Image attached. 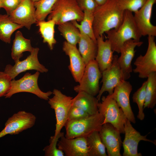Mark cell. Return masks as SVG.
<instances>
[{"label": "cell", "instance_id": "obj_1", "mask_svg": "<svg viewBox=\"0 0 156 156\" xmlns=\"http://www.w3.org/2000/svg\"><path fill=\"white\" fill-rule=\"evenodd\" d=\"M124 11L116 0H108L98 5L93 12V27L96 39L107 31L117 29L122 22Z\"/></svg>", "mask_w": 156, "mask_h": 156}, {"label": "cell", "instance_id": "obj_2", "mask_svg": "<svg viewBox=\"0 0 156 156\" xmlns=\"http://www.w3.org/2000/svg\"><path fill=\"white\" fill-rule=\"evenodd\" d=\"M105 33L112 50L118 53H120V49L126 42L130 39L139 41L142 36L137 27L132 12L127 10L124 11L122 22L118 28L112 29Z\"/></svg>", "mask_w": 156, "mask_h": 156}, {"label": "cell", "instance_id": "obj_3", "mask_svg": "<svg viewBox=\"0 0 156 156\" xmlns=\"http://www.w3.org/2000/svg\"><path fill=\"white\" fill-rule=\"evenodd\" d=\"M103 116L98 113L79 120L67 121L64 127L65 137L68 139L86 137L95 131H99L103 124Z\"/></svg>", "mask_w": 156, "mask_h": 156}, {"label": "cell", "instance_id": "obj_4", "mask_svg": "<svg viewBox=\"0 0 156 156\" xmlns=\"http://www.w3.org/2000/svg\"><path fill=\"white\" fill-rule=\"evenodd\" d=\"M84 12L76 0H58L53 6L47 19L53 20L55 25L76 21L81 22Z\"/></svg>", "mask_w": 156, "mask_h": 156}, {"label": "cell", "instance_id": "obj_5", "mask_svg": "<svg viewBox=\"0 0 156 156\" xmlns=\"http://www.w3.org/2000/svg\"><path fill=\"white\" fill-rule=\"evenodd\" d=\"M98 109L99 112L104 118L103 124L110 123L120 133H124V124L127 118L111 95L102 97L101 102L98 104Z\"/></svg>", "mask_w": 156, "mask_h": 156}, {"label": "cell", "instance_id": "obj_6", "mask_svg": "<svg viewBox=\"0 0 156 156\" xmlns=\"http://www.w3.org/2000/svg\"><path fill=\"white\" fill-rule=\"evenodd\" d=\"M39 75L40 72L38 71L33 74L27 73L19 79H12L11 88L4 96L9 98L16 93L27 92L34 94L42 99L48 100L52 92L49 91L44 92L40 89L38 84Z\"/></svg>", "mask_w": 156, "mask_h": 156}, {"label": "cell", "instance_id": "obj_7", "mask_svg": "<svg viewBox=\"0 0 156 156\" xmlns=\"http://www.w3.org/2000/svg\"><path fill=\"white\" fill-rule=\"evenodd\" d=\"M52 93L53 96L49 99L48 103L55 112L56 122L54 136L55 137L61 132L67 121L69 110L72 106L73 98L64 94L57 89H54Z\"/></svg>", "mask_w": 156, "mask_h": 156}, {"label": "cell", "instance_id": "obj_8", "mask_svg": "<svg viewBox=\"0 0 156 156\" xmlns=\"http://www.w3.org/2000/svg\"><path fill=\"white\" fill-rule=\"evenodd\" d=\"M102 72L95 60L89 62L86 66L79 84L74 87L75 92H85L93 96L99 92V81L102 77Z\"/></svg>", "mask_w": 156, "mask_h": 156}, {"label": "cell", "instance_id": "obj_9", "mask_svg": "<svg viewBox=\"0 0 156 156\" xmlns=\"http://www.w3.org/2000/svg\"><path fill=\"white\" fill-rule=\"evenodd\" d=\"M155 36L148 37V45L145 54L140 55L134 63L133 72L138 73L139 78H147L151 73L156 72V44Z\"/></svg>", "mask_w": 156, "mask_h": 156}, {"label": "cell", "instance_id": "obj_10", "mask_svg": "<svg viewBox=\"0 0 156 156\" xmlns=\"http://www.w3.org/2000/svg\"><path fill=\"white\" fill-rule=\"evenodd\" d=\"M36 117L32 114L24 111L15 113L6 121L4 128L0 132V138L7 134H16L32 127Z\"/></svg>", "mask_w": 156, "mask_h": 156}, {"label": "cell", "instance_id": "obj_11", "mask_svg": "<svg viewBox=\"0 0 156 156\" xmlns=\"http://www.w3.org/2000/svg\"><path fill=\"white\" fill-rule=\"evenodd\" d=\"M124 133L125 138L122 142L124 151L123 156H141L142 154L138 153V148L139 143L141 141L151 142L156 145L155 140L148 139L147 136L141 135L133 127L131 122L127 119L124 124Z\"/></svg>", "mask_w": 156, "mask_h": 156}, {"label": "cell", "instance_id": "obj_12", "mask_svg": "<svg viewBox=\"0 0 156 156\" xmlns=\"http://www.w3.org/2000/svg\"><path fill=\"white\" fill-rule=\"evenodd\" d=\"M39 50L38 48H34L30 55L25 59L15 62L13 66L7 65L4 72L8 75L12 79L21 73L29 70H35L42 73L47 72L48 69L38 60V55Z\"/></svg>", "mask_w": 156, "mask_h": 156}, {"label": "cell", "instance_id": "obj_13", "mask_svg": "<svg viewBox=\"0 0 156 156\" xmlns=\"http://www.w3.org/2000/svg\"><path fill=\"white\" fill-rule=\"evenodd\" d=\"M118 58L117 55H114L111 65L102 72V85L96 97L99 101L104 92H106L112 94L115 88L124 80L118 63Z\"/></svg>", "mask_w": 156, "mask_h": 156}, {"label": "cell", "instance_id": "obj_14", "mask_svg": "<svg viewBox=\"0 0 156 156\" xmlns=\"http://www.w3.org/2000/svg\"><path fill=\"white\" fill-rule=\"evenodd\" d=\"M156 0H147L133 15L137 27L141 35L156 36V26L151 22L153 6Z\"/></svg>", "mask_w": 156, "mask_h": 156}, {"label": "cell", "instance_id": "obj_15", "mask_svg": "<svg viewBox=\"0 0 156 156\" xmlns=\"http://www.w3.org/2000/svg\"><path fill=\"white\" fill-rule=\"evenodd\" d=\"M101 139L106 148L107 155L121 156L122 142L120 133L109 123L104 124L99 131Z\"/></svg>", "mask_w": 156, "mask_h": 156}, {"label": "cell", "instance_id": "obj_16", "mask_svg": "<svg viewBox=\"0 0 156 156\" xmlns=\"http://www.w3.org/2000/svg\"><path fill=\"white\" fill-rule=\"evenodd\" d=\"M132 90V86L130 83L124 80L115 88L111 95L122 110L127 119L131 123H135V117L130 101V95Z\"/></svg>", "mask_w": 156, "mask_h": 156}, {"label": "cell", "instance_id": "obj_17", "mask_svg": "<svg viewBox=\"0 0 156 156\" xmlns=\"http://www.w3.org/2000/svg\"><path fill=\"white\" fill-rule=\"evenodd\" d=\"M35 12L34 3L31 0H22L9 17L12 22L29 30L31 25L37 21Z\"/></svg>", "mask_w": 156, "mask_h": 156}, {"label": "cell", "instance_id": "obj_18", "mask_svg": "<svg viewBox=\"0 0 156 156\" xmlns=\"http://www.w3.org/2000/svg\"><path fill=\"white\" fill-rule=\"evenodd\" d=\"M143 44L142 42L130 39L125 42L121 47L120 56L118 57L117 61L124 80L130 77L132 72L131 63L136 51L135 47L140 46Z\"/></svg>", "mask_w": 156, "mask_h": 156}, {"label": "cell", "instance_id": "obj_19", "mask_svg": "<svg viewBox=\"0 0 156 156\" xmlns=\"http://www.w3.org/2000/svg\"><path fill=\"white\" fill-rule=\"evenodd\" d=\"M57 146L66 156H88L86 137L68 139L63 135L58 141Z\"/></svg>", "mask_w": 156, "mask_h": 156}, {"label": "cell", "instance_id": "obj_20", "mask_svg": "<svg viewBox=\"0 0 156 156\" xmlns=\"http://www.w3.org/2000/svg\"><path fill=\"white\" fill-rule=\"evenodd\" d=\"M62 50L70 60L68 68L75 81L79 83L83 75L86 65L76 46L66 41L63 43Z\"/></svg>", "mask_w": 156, "mask_h": 156}, {"label": "cell", "instance_id": "obj_21", "mask_svg": "<svg viewBox=\"0 0 156 156\" xmlns=\"http://www.w3.org/2000/svg\"><path fill=\"white\" fill-rule=\"evenodd\" d=\"M96 39L97 49L95 60L102 72L112 64L114 52L109 40L108 39L104 40L103 35L98 37Z\"/></svg>", "mask_w": 156, "mask_h": 156}, {"label": "cell", "instance_id": "obj_22", "mask_svg": "<svg viewBox=\"0 0 156 156\" xmlns=\"http://www.w3.org/2000/svg\"><path fill=\"white\" fill-rule=\"evenodd\" d=\"M99 101L96 97L85 92L81 91L72 99V105L79 107L89 115L98 112Z\"/></svg>", "mask_w": 156, "mask_h": 156}, {"label": "cell", "instance_id": "obj_23", "mask_svg": "<svg viewBox=\"0 0 156 156\" xmlns=\"http://www.w3.org/2000/svg\"><path fill=\"white\" fill-rule=\"evenodd\" d=\"M79 31L81 36L78 43V50L86 66L91 61L95 60L97 51V43L83 32Z\"/></svg>", "mask_w": 156, "mask_h": 156}, {"label": "cell", "instance_id": "obj_24", "mask_svg": "<svg viewBox=\"0 0 156 156\" xmlns=\"http://www.w3.org/2000/svg\"><path fill=\"white\" fill-rule=\"evenodd\" d=\"M34 48L33 47L29 39L24 38L21 31H17L13 41L11 57L15 62L20 60L22 57L23 53L25 51L31 53Z\"/></svg>", "mask_w": 156, "mask_h": 156}, {"label": "cell", "instance_id": "obj_25", "mask_svg": "<svg viewBox=\"0 0 156 156\" xmlns=\"http://www.w3.org/2000/svg\"><path fill=\"white\" fill-rule=\"evenodd\" d=\"M23 27L12 22L7 14H0V40L3 42L10 43L12 34Z\"/></svg>", "mask_w": 156, "mask_h": 156}, {"label": "cell", "instance_id": "obj_26", "mask_svg": "<svg viewBox=\"0 0 156 156\" xmlns=\"http://www.w3.org/2000/svg\"><path fill=\"white\" fill-rule=\"evenodd\" d=\"M36 24L39 27V31L43 38V42L47 43L50 49L52 50L56 43L54 38L55 21L53 20L37 21Z\"/></svg>", "mask_w": 156, "mask_h": 156}, {"label": "cell", "instance_id": "obj_27", "mask_svg": "<svg viewBox=\"0 0 156 156\" xmlns=\"http://www.w3.org/2000/svg\"><path fill=\"white\" fill-rule=\"evenodd\" d=\"M88 150V156H107L105 147L99 131H95L86 137Z\"/></svg>", "mask_w": 156, "mask_h": 156}, {"label": "cell", "instance_id": "obj_28", "mask_svg": "<svg viewBox=\"0 0 156 156\" xmlns=\"http://www.w3.org/2000/svg\"><path fill=\"white\" fill-rule=\"evenodd\" d=\"M58 29L67 42L76 46L80 40L81 33L79 29L71 21L58 25Z\"/></svg>", "mask_w": 156, "mask_h": 156}, {"label": "cell", "instance_id": "obj_29", "mask_svg": "<svg viewBox=\"0 0 156 156\" xmlns=\"http://www.w3.org/2000/svg\"><path fill=\"white\" fill-rule=\"evenodd\" d=\"M147 78L144 109H153L156 104V72L151 73Z\"/></svg>", "mask_w": 156, "mask_h": 156}, {"label": "cell", "instance_id": "obj_30", "mask_svg": "<svg viewBox=\"0 0 156 156\" xmlns=\"http://www.w3.org/2000/svg\"><path fill=\"white\" fill-rule=\"evenodd\" d=\"M83 12V18L80 22V24L76 21L71 22L79 31L83 32L96 42V39L94 34L93 27V12L87 10H84Z\"/></svg>", "mask_w": 156, "mask_h": 156}, {"label": "cell", "instance_id": "obj_31", "mask_svg": "<svg viewBox=\"0 0 156 156\" xmlns=\"http://www.w3.org/2000/svg\"><path fill=\"white\" fill-rule=\"evenodd\" d=\"M58 0H40L38 2L34 3L36 8V16L37 21L45 20Z\"/></svg>", "mask_w": 156, "mask_h": 156}, {"label": "cell", "instance_id": "obj_32", "mask_svg": "<svg viewBox=\"0 0 156 156\" xmlns=\"http://www.w3.org/2000/svg\"><path fill=\"white\" fill-rule=\"evenodd\" d=\"M146 84L147 80L143 83L142 86L134 93L132 96L133 102L137 104L138 107L137 118L141 120H143L145 117L144 109Z\"/></svg>", "mask_w": 156, "mask_h": 156}, {"label": "cell", "instance_id": "obj_33", "mask_svg": "<svg viewBox=\"0 0 156 156\" xmlns=\"http://www.w3.org/2000/svg\"><path fill=\"white\" fill-rule=\"evenodd\" d=\"M63 132H60L56 136H51L49 140V144L46 146L43 150L46 156H64L63 151L57 148V142L59 140L62 136L64 135Z\"/></svg>", "mask_w": 156, "mask_h": 156}, {"label": "cell", "instance_id": "obj_34", "mask_svg": "<svg viewBox=\"0 0 156 156\" xmlns=\"http://www.w3.org/2000/svg\"><path fill=\"white\" fill-rule=\"evenodd\" d=\"M120 8L125 11L127 10L135 12L139 10L147 0H116Z\"/></svg>", "mask_w": 156, "mask_h": 156}, {"label": "cell", "instance_id": "obj_35", "mask_svg": "<svg viewBox=\"0 0 156 156\" xmlns=\"http://www.w3.org/2000/svg\"><path fill=\"white\" fill-rule=\"evenodd\" d=\"M12 80L8 75L0 71V97L4 96L10 90Z\"/></svg>", "mask_w": 156, "mask_h": 156}, {"label": "cell", "instance_id": "obj_36", "mask_svg": "<svg viewBox=\"0 0 156 156\" xmlns=\"http://www.w3.org/2000/svg\"><path fill=\"white\" fill-rule=\"evenodd\" d=\"M89 116L86 111L81 108L72 105L69 110L67 121L79 120Z\"/></svg>", "mask_w": 156, "mask_h": 156}, {"label": "cell", "instance_id": "obj_37", "mask_svg": "<svg viewBox=\"0 0 156 156\" xmlns=\"http://www.w3.org/2000/svg\"><path fill=\"white\" fill-rule=\"evenodd\" d=\"M76 1L83 11L87 10L93 12L98 6L95 0H76Z\"/></svg>", "mask_w": 156, "mask_h": 156}, {"label": "cell", "instance_id": "obj_38", "mask_svg": "<svg viewBox=\"0 0 156 156\" xmlns=\"http://www.w3.org/2000/svg\"><path fill=\"white\" fill-rule=\"evenodd\" d=\"M22 0H2L1 8L9 15L18 6Z\"/></svg>", "mask_w": 156, "mask_h": 156}, {"label": "cell", "instance_id": "obj_39", "mask_svg": "<svg viewBox=\"0 0 156 156\" xmlns=\"http://www.w3.org/2000/svg\"><path fill=\"white\" fill-rule=\"evenodd\" d=\"M108 0H95L98 5H102L104 4Z\"/></svg>", "mask_w": 156, "mask_h": 156}, {"label": "cell", "instance_id": "obj_40", "mask_svg": "<svg viewBox=\"0 0 156 156\" xmlns=\"http://www.w3.org/2000/svg\"><path fill=\"white\" fill-rule=\"evenodd\" d=\"M34 3L37 2L40 0H31Z\"/></svg>", "mask_w": 156, "mask_h": 156}, {"label": "cell", "instance_id": "obj_41", "mask_svg": "<svg viewBox=\"0 0 156 156\" xmlns=\"http://www.w3.org/2000/svg\"><path fill=\"white\" fill-rule=\"evenodd\" d=\"M2 0H0V9L1 8Z\"/></svg>", "mask_w": 156, "mask_h": 156}]
</instances>
